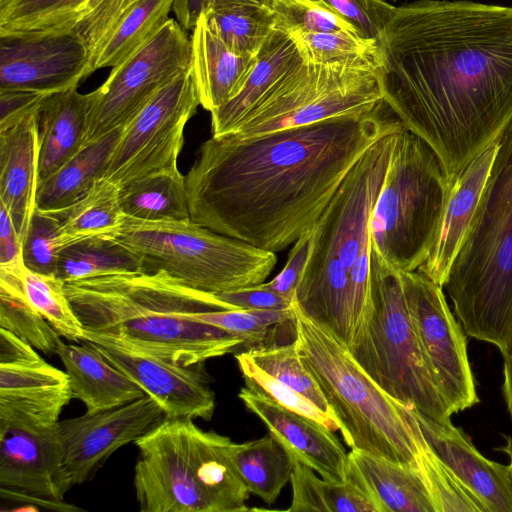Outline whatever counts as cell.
Wrapping results in <instances>:
<instances>
[{
  "mask_svg": "<svg viewBox=\"0 0 512 512\" xmlns=\"http://www.w3.org/2000/svg\"><path fill=\"white\" fill-rule=\"evenodd\" d=\"M500 134L449 186L436 238L427 259L418 269L442 287L485 190L499 148Z\"/></svg>",
  "mask_w": 512,
  "mask_h": 512,
  "instance_id": "obj_20",
  "label": "cell"
},
{
  "mask_svg": "<svg viewBox=\"0 0 512 512\" xmlns=\"http://www.w3.org/2000/svg\"><path fill=\"white\" fill-rule=\"evenodd\" d=\"M238 397L297 461L311 467L326 481L346 482L348 453L332 430L246 386L240 389Z\"/></svg>",
  "mask_w": 512,
  "mask_h": 512,
  "instance_id": "obj_19",
  "label": "cell"
},
{
  "mask_svg": "<svg viewBox=\"0 0 512 512\" xmlns=\"http://www.w3.org/2000/svg\"><path fill=\"white\" fill-rule=\"evenodd\" d=\"M305 60L296 39L273 30L257 54L255 65L240 92L211 113L212 136L230 133L282 80Z\"/></svg>",
  "mask_w": 512,
  "mask_h": 512,
  "instance_id": "obj_26",
  "label": "cell"
},
{
  "mask_svg": "<svg viewBox=\"0 0 512 512\" xmlns=\"http://www.w3.org/2000/svg\"><path fill=\"white\" fill-rule=\"evenodd\" d=\"M92 92L71 89L50 95L38 111L39 183L85 145Z\"/></svg>",
  "mask_w": 512,
  "mask_h": 512,
  "instance_id": "obj_27",
  "label": "cell"
},
{
  "mask_svg": "<svg viewBox=\"0 0 512 512\" xmlns=\"http://www.w3.org/2000/svg\"><path fill=\"white\" fill-rule=\"evenodd\" d=\"M232 309L285 310L292 308L293 301L273 291L264 283L216 294Z\"/></svg>",
  "mask_w": 512,
  "mask_h": 512,
  "instance_id": "obj_51",
  "label": "cell"
},
{
  "mask_svg": "<svg viewBox=\"0 0 512 512\" xmlns=\"http://www.w3.org/2000/svg\"><path fill=\"white\" fill-rule=\"evenodd\" d=\"M66 344L59 340L57 355L69 377L73 398L79 399L86 412L115 408L147 395L90 342Z\"/></svg>",
  "mask_w": 512,
  "mask_h": 512,
  "instance_id": "obj_24",
  "label": "cell"
},
{
  "mask_svg": "<svg viewBox=\"0 0 512 512\" xmlns=\"http://www.w3.org/2000/svg\"><path fill=\"white\" fill-rule=\"evenodd\" d=\"M124 213L145 221L191 220L185 176L179 168L133 180L121 187Z\"/></svg>",
  "mask_w": 512,
  "mask_h": 512,
  "instance_id": "obj_31",
  "label": "cell"
},
{
  "mask_svg": "<svg viewBox=\"0 0 512 512\" xmlns=\"http://www.w3.org/2000/svg\"><path fill=\"white\" fill-rule=\"evenodd\" d=\"M70 304L97 338L185 366L223 356L242 345L237 336L188 316L232 310L216 294L193 289L164 271L128 272L65 282Z\"/></svg>",
  "mask_w": 512,
  "mask_h": 512,
  "instance_id": "obj_3",
  "label": "cell"
},
{
  "mask_svg": "<svg viewBox=\"0 0 512 512\" xmlns=\"http://www.w3.org/2000/svg\"><path fill=\"white\" fill-rule=\"evenodd\" d=\"M307 61L328 63L348 60H374L379 62L377 40L365 39L340 32H294Z\"/></svg>",
  "mask_w": 512,
  "mask_h": 512,
  "instance_id": "obj_42",
  "label": "cell"
},
{
  "mask_svg": "<svg viewBox=\"0 0 512 512\" xmlns=\"http://www.w3.org/2000/svg\"><path fill=\"white\" fill-rule=\"evenodd\" d=\"M83 341L94 345L110 363L137 383L163 408L167 418H212L215 395L200 368L203 363L185 366L93 337Z\"/></svg>",
  "mask_w": 512,
  "mask_h": 512,
  "instance_id": "obj_18",
  "label": "cell"
},
{
  "mask_svg": "<svg viewBox=\"0 0 512 512\" xmlns=\"http://www.w3.org/2000/svg\"><path fill=\"white\" fill-rule=\"evenodd\" d=\"M466 335L512 351V119L444 286Z\"/></svg>",
  "mask_w": 512,
  "mask_h": 512,
  "instance_id": "obj_4",
  "label": "cell"
},
{
  "mask_svg": "<svg viewBox=\"0 0 512 512\" xmlns=\"http://www.w3.org/2000/svg\"><path fill=\"white\" fill-rule=\"evenodd\" d=\"M140 259L141 271H164L185 285L219 294L264 283L274 252L216 233L192 220L145 221L126 215L110 236Z\"/></svg>",
  "mask_w": 512,
  "mask_h": 512,
  "instance_id": "obj_9",
  "label": "cell"
},
{
  "mask_svg": "<svg viewBox=\"0 0 512 512\" xmlns=\"http://www.w3.org/2000/svg\"><path fill=\"white\" fill-rule=\"evenodd\" d=\"M379 1L387 2L388 0H379ZM391 1H396V0H391Z\"/></svg>",
  "mask_w": 512,
  "mask_h": 512,
  "instance_id": "obj_59",
  "label": "cell"
},
{
  "mask_svg": "<svg viewBox=\"0 0 512 512\" xmlns=\"http://www.w3.org/2000/svg\"><path fill=\"white\" fill-rule=\"evenodd\" d=\"M384 107L250 138L212 136L185 175L191 220L274 253L294 244L359 158L403 127Z\"/></svg>",
  "mask_w": 512,
  "mask_h": 512,
  "instance_id": "obj_2",
  "label": "cell"
},
{
  "mask_svg": "<svg viewBox=\"0 0 512 512\" xmlns=\"http://www.w3.org/2000/svg\"><path fill=\"white\" fill-rule=\"evenodd\" d=\"M209 24L233 51L256 56L274 30L271 10L239 0H215L204 12Z\"/></svg>",
  "mask_w": 512,
  "mask_h": 512,
  "instance_id": "obj_34",
  "label": "cell"
},
{
  "mask_svg": "<svg viewBox=\"0 0 512 512\" xmlns=\"http://www.w3.org/2000/svg\"><path fill=\"white\" fill-rule=\"evenodd\" d=\"M399 130L381 137L359 158L318 219L303 285L329 289L348 282L362 245L370 239L369 221Z\"/></svg>",
  "mask_w": 512,
  "mask_h": 512,
  "instance_id": "obj_12",
  "label": "cell"
},
{
  "mask_svg": "<svg viewBox=\"0 0 512 512\" xmlns=\"http://www.w3.org/2000/svg\"><path fill=\"white\" fill-rule=\"evenodd\" d=\"M235 357L246 387L271 398L293 412L325 425L333 432L339 430L338 424L334 419L327 416L296 390L262 370L253 362L246 351L236 354Z\"/></svg>",
  "mask_w": 512,
  "mask_h": 512,
  "instance_id": "obj_43",
  "label": "cell"
},
{
  "mask_svg": "<svg viewBox=\"0 0 512 512\" xmlns=\"http://www.w3.org/2000/svg\"><path fill=\"white\" fill-rule=\"evenodd\" d=\"M239 1L249 2V3L258 4V5H262V6H266V7L269 6V2H270V0H239Z\"/></svg>",
  "mask_w": 512,
  "mask_h": 512,
  "instance_id": "obj_58",
  "label": "cell"
},
{
  "mask_svg": "<svg viewBox=\"0 0 512 512\" xmlns=\"http://www.w3.org/2000/svg\"><path fill=\"white\" fill-rule=\"evenodd\" d=\"M58 228L59 220L51 212L36 208L22 242L23 260L28 269L55 276L60 252L56 242Z\"/></svg>",
  "mask_w": 512,
  "mask_h": 512,
  "instance_id": "obj_46",
  "label": "cell"
},
{
  "mask_svg": "<svg viewBox=\"0 0 512 512\" xmlns=\"http://www.w3.org/2000/svg\"><path fill=\"white\" fill-rule=\"evenodd\" d=\"M414 415L427 445L483 501L489 512H512L508 465L484 457L451 420L439 422L415 412Z\"/></svg>",
  "mask_w": 512,
  "mask_h": 512,
  "instance_id": "obj_21",
  "label": "cell"
},
{
  "mask_svg": "<svg viewBox=\"0 0 512 512\" xmlns=\"http://www.w3.org/2000/svg\"><path fill=\"white\" fill-rule=\"evenodd\" d=\"M296 314V348L351 449L418 467L422 434L414 412L386 394L326 330Z\"/></svg>",
  "mask_w": 512,
  "mask_h": 512,
  "instance_id": "obj_6",
  "label": "cell"
},
{
  "mask_svg": "<svg viewBox=\"0 0 512 512\" xmlns=\"http://www.w3.org/2000/svg\"><path fill=\"white\" fill-rule=\"evenodd\" d=\"M323 498L327 512H377L368 494L350 478L341 484L324 480Z\"/></svg>",
  "mask_w": 512,
  "mask_h": 512,
  "instance_id": "obj_53",
  "label": "cell"
},
{
  "mask_svg": "<svg viewBox=\"0 0 512 512\" xmlns=\"http://www.w3.org/2000/svg\"><path fill=\"white\" fill-rule=\"evenodd\" d=\"M21 292L61 337L73 342L83 341L84 327L70 304L63 280L25 267Z\"/></svg>",
  "mask_w": 512,
  "mask_h": 512,
  "instance_id": "obj_37",
  "label": "cell"
},
{
  "mask_svg": "<svg viewBox=\"0 0 512 512\" xmlns=\"http://www.w3.org/2000/svg\"><path fill=\"white\" fill-rule=\"evenodd\" d=\"M51 212L59 220L56 242L59 250L90 238L110 237L122 225L126 214L121 186L102 177L72 205Z\"/></svg>",
  "mask_w": 512,
  "mask_h": 512,
  "instance_id": "obj_29",
  "label": "cell"
},
{
  "mask_svg": "<svg viewBox=\"0 0 512 512\" xmlns=\"http://www.w3.org/2000/svg\"><path fill=\"white\" fill-rule=\"evenodd\" d=\"M38 111L0 131V203L8 211L22 242L36 210Z\"/></svg>",
  "mask_w": 512,
  "mask_h": 512,
  "instance_id": "obj_22",
  "label": "cell"
},
{
  "mask_svg": "<svg viewBox=\"0 0 512 512\" xmlns=\"http://www.w3.org/2000/svg\"><path fill=\"white\" fill-rule=\"evenodd\" d=\"M268 8L273 15L274 30L340 32L359 36L346 19L317 0H270Z\"/></svg>",
  "mask_w": 512,
  "mask_h": 512,
  "instance_id": "obj_41",
  "label": "cell"
},
{
  "mask_svg": "<svg viewBox=\"0 0 512 512\" xmlns=\"http://www.w3.org/2000/svg\"><path fill=\"white\" fill-rule=\"evenodd\" d=\"M69 388L30 396L0 395V488L62 501L74 486L64 464L59 416Z\"/></svg>",
  "mask_w": 512,
  "mask_h": 512,
  "instance_id": "obj_11",
  "label": "cell"
},
{
  "mask_svg": "<svg viewBox=\"0 0 512 512\" xmlns=\"http://www.w3.org/2000/svg\"><path fill=\"white\" fill-rule=\"evenodd\" d=\"M199 105L189 68L160 89L124 126L104 177L123 187L146 175L177 169L185 126Z\"/></svg>",
  "mask_w": 512,
  "mask_h": 512,
  "instance_id": "obj_14",
  "label": "cell"
},
{
  "mask_svg": "<svg viewBox=\"0 0 512 512\" xmlns=\"http://www.w3.org/2000/svg\"><path fill=\"white\" fill-rule=\"evenodd\" d=\"M408 312L431 374L452 414L479 402L466 336L443 287L422 272H399Z\"/></svg>",
  "mask_w": 512,
  "mask_h": 512,
  "instance_id": "obj_15",
  "label": "cell"
},
{
  "mask_svg": "<svg viewBox=\"0 0 512 512\" xmlns=\"http://www.w3.org/2000/svg\"><path fill=\"white\" fill-rule=\"evenodd\" d=\"M134 487L142 512H243L249 490L231 458L232 440L193 419L165 418L134 442Z\"/></svg>",
  "mask_w": 512,
  "mask_h": 512,
  "instance_id": "obj_5",
  "label": "cell"
},
{
  "mask_svg": "<svg viewBox=\"0 0 512 512\" xmlns=\"http://www.w3.org/2000/svg\"><path fill=\"white\" fill-rule=\"evenodd\" d=\"M0 328L15 334L36 350L52 356L61 336L21 292L0 286Z\"/></svg>",
  "mask_w": 512,
  "mask_h": 512,
  "instance_id": "obj_40",
  "label": "cell"
},
{
  "mask_svg": "<svg viewBox=\"0 0 512 512\" xmlns=\"http://www.w3.org/2000/svg\"><path fill=\"white\" fill-rule=\"evenodd\" d=\"M173 2L139 0L101 49L93 64V72L123 63L148 43L170 19Z\"/></svg>",
  "mask_w": 512,
  "mask_h": 512,
  "instance_id": "obj_36",
  "label": "cell"
},
{
  "mask_svg": "<svg viewBox=\"0 0 512 512\" xmlns=\"http://www.w3.org/2000/svg\"><path fill=\"white\" fill-rule=\"evenodd\" d=\"M123 129L124 126L87 143L73 158L40 182L36 208L58 211L81 199L98 179L104 177Z\"/></svg>",
  "mask_w": 512,
  "mask_h": 512,
  "instance_id": "obj_28",
  "label": "cell"
},
{
  "mask_svg": "<svg viewBox=\"0 0 512 512\" xmlns=\"http://www.w3.org/2000/svg\"><path fill=\"white\" fill-rule=\"evenodd\" d=\"M504 438L506 439V444L504 446H501L497 448V450L505 453L509 457V472L510 477L512 480V437L505 435Z\"/></svg>",
  "mask_w": 512,
  "mask_h": 512,
  "instance_id": "obj_57",
  "label": "cell"
},
{
  "mask_svg": "<svg viewBox=\"0 0 512 512\" xmlns=\"http://www.w3.org/2000/svg\"><path fill=\"white\" fill-rule=\"evenodd\" d=\"M42 357L30 344L0 328V364H15L39 360Z\"/></svg>",
  "mask_w": 512,
  "mask_h": 512,
  "instance_id": "obj_54",
  "label": "cell"
},
{
  "mask_svg": "<svg viewBox=\"0 0 512 512\" xmlns=\"http://www.w3.org/2000/svg\"><path fill=\"white\" fill-rule=\"evenodd\" d=\"M188 316L237 336L246 350L292 343L297 336L293 306L285 310L232 309L191 312Z\"/></svg>",
  "mask_w": 512,
  "mask_h": 512,
  "instance_id": "obj_32",
  "label": "cell"
},
{
  "mask_svg": "<svg viewBox=\"0 0 512 512\" xmlns=\"http://www.w3.org/2000/svg\"><path fill=\"white\" fill-rule=\"evenodd\" d=\"M419 445L418 468L436 512H489L483 501L431 450L423 434Z\"/></svg>",
  "mask_w": 512,
  "mask_h": 512,
  "instance_id": "obj_38",
  "label": "cell"
},
{
  "mask_svg": "<svg viewBox=\"0 0 512 512\" xmlns=\"http://www.w3.org/2000/svg\"><path fill=\"white\" fill-rule=\"evenodd\" d=\"M66 372L43 358L15 364H0V395L30 396L69 388Z\"/></svg>",
  "mask_w": 512,
  "mask_h": 512,
  "instance_id": "obj_45",
  "label": "cell"
},
{
  "mask_svg": "<svg viewBox=\"0 0 512 512\" xmlns=\"http://www.w3.org/2000/svg\"><path fill=\"white\" fill-rule=\"evenodd\" d=\"M245 351L262 370L296 390L336 421L320 387L301 362L296 340L288 344Z\"/></svg>",
  "mask_w": 512,
  "mask_h": 512,
  "instance_id": "obj_39",
  "label": "cell"
},
{
  "mask_svg": "<svg viewBox=\"0 0 512 512\" xmlns=\"http://www.w3.org/2000/svg\"><path fill=\"white\" fill-rule=\"evenodd\" d=\"M346 19L365 39L377 40L395 11L394 6L379 0H317Z\"/></svg>",
  "mask_w": 512,
  "mask_h": 512,
  "instance_id": "obj_47",
  "label": "cell"
},
{
  "mask_svg": "<svg viewBox=\"0 0 512 512\" xmlns=\"http://www.w3.org/2000/svg\"><path fill=\"white\" fill-rule=\"evenodd\" d=\"M191 68V39L170 18L159 32L92 91L85 145L125 126L178 74Z\"/></svg>",
  "mask_w": 512,
  "mask_h": 512,
  "instance_id": "obj_13",
  "label": "cell"
},
{
  "mask_svg": "<svg viewBox=\"0 0 512 512\" xmlns=\"http://www.w3.org/2000/svg\"><path fill=\"white\" fill-rule=\"evenodd\" d=\"M292 501L289 512H327L323 498V478L315 471L297 462L291 475Z\"/></svg>",
  "mask_w": 512,
  "mask_h": 512,
  "instance_id": "obj_49",
  "label": "cell"
},
{
  "mask_svg": "<svg viewBox=\"0 0 512 512\" xmlns=\"http://www.w3.org/2000/svg\"><path fill=\"white\" fill-rule=\"evenodd\" d=\"M25 267L22 241L8 211L0 203V284L19 287Z\"/></svg>",
  "mask_w": 512,
  "mask_h": 512,
  "instance_id": "obj_48",
  "label": "cell"
},
{
  "mask_svg": "<svg viewBox=\"0 0 512 512\" xmlns=\"http://www.w3.org/2000/svg\"><path fill=\"white\" fill-rule=\"evenodd\" d=\"M166 418L149 395L98 412L59 421L64 464L74 485L91 480L122 446L135 442Z\"/></svg>",
  "mask_w": 512,
  "mask_h": 512,
  "instance_id": "obj_16",
  "label": "cell"
},
{
  "mask_svg": "<svg viewBox=\"0 0 512 512\" xmlns=\"http://www.w3.org/2000/svg\"><path fill=\"white\" fill-rule=\"evenodd\" d=\"M215 0H174L173 12L179 24L185 29H193L201 14L211 8Z\"/></svg>",
  "mask_w": 512,
  "mask_h": 512,
  "instance_id": "obj_55",
  "label": "cell"
},
{
  "mask_svg": "<svg viewBox=\"0 0 512 512\" xmlns=\"http://www.w3.org/2000/svg\"><path fill=\"white\" fill-rule=\"evenodd\" d=\"M449 184L432 149L404 126L369 221L370 248L398 272L418 270L433 246Z\"/></svg>",
  "mask_w": 512,
  "mask_h": 512,
  "instance_id": "obj_8",
  "label": "cell"
},
{
  "mask_svg": "<svg viewBox=\"0 0 512 512\" xmlns=\"http://www.w3.org/2000/svg\"><path fill=\"white\" fill-rule=\"evenodd\" d=\"M93 73L75 30L37 37H0V89L55 94L77 89Z\"/></svg>",
  "mask_w": 512,
  "mask_h": 512,
  "instance_id": "obj_17",
  "label": "cell"
},
{
  "mask_svg": "<svg viewBox=\"0 0 512 512\" xmlns=\"http://www.w3.org/2000/svg\"><path fill=\"white\" fill-rule=\"evenodd\" d=\"M313 232L314 228L303 233L301 237L294 242L289 252L286 265L271 281L264 282L266 287L293 301L296 288L305 270L311 252Z\"/></svg>",
  "mask_w": 512,
  "mask_h": 512,
  "instance_id": "obj_50",
  "label": "cell"
},
{
  "mask_svg": "<svg viewBox=\"0 0 512 512\" xmlns=\"http://www.w3.org/2000/svg\"><path fill=\"white\" fill-rule=\"evenodd\" d=\"M256 59L257 55H241L229 48L202 13L191 37V70L201 106L212 112L234 98Z\"/></svg>",
  "mask_w": 512,
  "mask_h": 512,
  "instance_id": "obj_23",
  "label": "cell"
},
{
  "mask_svg": "<svg viewBox=\"0 0 512 512\" xmlns=\"http://www.w3.org/2000/svg\"><path fill=\"white\" fill-rule=\"evenodd\" d=\"M139 0H86L74 30L83 40L91 68L117 26Z\"/></svg>",
  "mask_w": 512,
  "mask_h": 512,
  "instance_id": "obj_44",
  "label": "cell"
},
{
  "mask_svg": "<svg viewBox=\"0 0 512 512\" xmlns=\"http://www.w3.org/2000/svg\"><path fill=\"white\" fill-rule=\"evenodd\" d=\"M139 257L111 237L82 240L59 252L55 276L64 282L116 273L140 272Z\"/></svg>",
  "mask_w": 512,
  "mask_h": 512,
  "instance_id": "obj_35",
  "label": "cell"
},
{
  "mask_svg": "<svg viewBox=\"0 0 512 512\" xmlns=\"http://www.w3.org/2000/svg\"><path fill=\"white\" fill-rule=\"evenodd\" d=\"M231 458L250 493L271 505L291 479L297 459L271 434L234 443Z\"/></svg>",
  "mask_w": 512,
  "mask_h": 512,
  "instance_id": "obj_30",
  "label": "cell"
},
{
  "mask_svg": "<svg viewBox=\"0 0 512 512\" xmlns=\"http://www.w3.org/2000/svg\"><path fill=\"white\" fill-rule=\"evenodd\" d=\"M378 45L384 103L450 186L512 119V6L417 0L395 8Z\"/></svg>",
  "mask_w": 512,
  "mask_h": 512,
  "instance_id": "obj_1",
  "label": "cell"
},
{
  "mask_svg": "<svg viewBox=\"0 0 512 512\" xmlns=\"http://www.w3.org/2000/svg\"><path fill=\"white\" fill-rule=\"evenodd\" d=\"M86 0H0V37H37L74 30Z\"/></svg>",
  "mask_w": 512,
  "mask_h": 512,
  "instance_id": "obj_33",
  "label": "cell"
},
{
  "mask_svg": "<svg viewBox=\"0 0 512 512\" xmlns=\"http://www.w3.org/2000/svg\"><path fill=\"white\" fill-rule=\"evenodd\" d=\"M503 393L507 409L512 418V351L504 358Z\"/></svg>",
  "mask_w": 512,
  "mask_h": 512,
  "instance_id": "obj_56",
  "label": "cell"
},
{
  "mask_svg": "<svg viewBox=\"0 0 512 512\" xmlns=\"http://www.w3.org/2000/svg\"><path fill=\"white\" fill-rule=\"evenodd\" d=\"M52 94L22 89H0V131L37 112Z\"/></svg>",
  "mask_w": 512,
  "mask_h": 512,
  "instance_id": "obj_52",
  "label": "cell"
},
{
  "mask_svg": "<svg viewBox=\"0 0 512 512\" xmlns=\"http://www.w3.org/2000/svg\"><path fill=\"white\" fill-rule=\"evenodd\" d=\"M377 68L374 60L313 63L305 59L228 134L250 138L372 111L384 102Z\"/></svg>",
  "mask_w": 512,
  "mask_h": 512,
  "instance_id": "obj_10",
  "label": "cell"
},
{
  "mask_svg": "<svg viewBox=\"0 0 512 512\" xmlns=\"http://www.w3.org/2000/svg\"><path fill=\"white\" fill-rule=\"evenodd\" d=\"M347 350L394 400L432 420H451L414 330L400 273L371 248L369 297Z\"/></svg>",
  "mask_w": 512,
  "mask_h": 512,
  "instance_id": "obj_7",
  "label": "cell"
},
{
  "mask_svg": "<svg viewBox=\"0 0 512 512\" xmlns=\"http://www.w3.org/2000/svg\"><path fill=\"white\" fill-rule=\"evenodd\" d=\"M347 478L368 494L377 512H436L418 467L351 449Z\"/></svg>",
  "mask_w": 512,
  "mask_h": 512,
  "instance_id": "obj_25",
  "label": "cell"
}]
</instances>
